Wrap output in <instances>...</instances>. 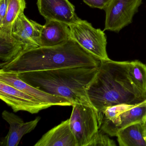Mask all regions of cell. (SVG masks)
Returning <instances> with one entry per match:
<instances>
[{
  "label": "cell",
  "instance_id": "1",
  "mask_svg": "<svg viewBox=\"0 0 146 146\" xmlns=\"http://www.w3.org/2000/svg\"><path fill=\"white\" fill-rule=\"evenodd\" d=\"M130 61H101L96 76L87 90L97 113L121 104L140 103L146 99L133 82L129 73Z\"/></svg>",
  "mask_w": 146,
  "mask_h": 146
},
{
  "label": "cell",
  "instance_id": "2",
  "mask_svg": "<svg viewBox=\"0 0 146 146\" xmlns=\"http://www.w3.org/2000/svg\"><path fill=\"white\" fill-rule=\"evenodd\" d=\"M100 62L71 38L58 46L23 52L10 62L0 64V72L18 74L77 66L98 67Z\"/></svg>",
  "mask_w": 146,
  "mask_h": 146
},
{
  "label": "cell",
  "instance_id": "3",
  "mask_svg": "<svg viewBox=\"0 0 146 146\" xmlns=\"http://www.w3.org/2000/svg\"><path fill=\"white\" fill-rule=\"evenodd\" d=\"M98 67L77 66L18 74L25 82L40 90L63 97L72 104L92 106L87 90Z\"/></svg>",
  "mask_w": 146,
  "mask_h": 146
},
{
  "label": "cell",
  "instance_id": "4",
  "mask_svg": "<svg viewBox=\"0 0 146 146\" xmlns=\"http://www.w3.org/2000/svg\"><path fill=\"white\" fill-rule=\"evenodd\" d=\"M100 130L111 137L133 124L146 121V99L136 104H121L107 108L98 114Z\"/></svg>",
  "mask_w": 146,
  "mask_h": 146
},
{
  "label": "cell",
  "instance_id": "5",
  "mask_svg": "<svg viewBox=\"0 0 146 146\" xmlns=\"http://www.w3.org/2000/svg\"><path fill=\"white\" fill-rule=\"evenodd\" d=\"M69 27L72 38L86 52L100 61L110 60L107 52V42L104 31L81 19Z\"/></svg>",
  "mask_w": 146,
  "mask_h": 146
},
{
  "label": "cell",
  "instance_id": "6",
  "mask_svg": "<svg viewBox=\"0 0 146 146\" xmlns=\"http://www.w3.org/2000/svg\"><path fill=\"white\" fill-rule=\"evenodd\" d=\"M70 126L77 146H88L100 129L98 113L92 106L74 104Z\"/></svg>",
  "mask_w": 146,
  "mask_h": 146
},
{
  "label": "cell",
  "instance_id": "7",
  "mask_svg": "<svg viewBox=\"0 0 146 146\" xmlns=\"http://www.w3.org/2000/svg\"><path fill=\"white\" fill-rule=\"evenodd\" d=\"M142 0H111L106 9L104 31L119 32L132 22Z\"/></svg>",
  "mask_w": 146,
  "mask_h": 146
},
{
  "label": "cell",
  "instance_id": "8",
  "mask_svg": "<svg viewBox=\"0 0 146 146\" xmlns=\"http://www.w3.org/2000/svg\"><path fill=\"white\" fill-rule=\"evenodd\" d=\"M0 98L15 112L25 111L34 114L52 106L1 81H0Z\"/></svg>",
  "mask_w": 146,
  "mask_h": 146
},
{
  "label": "cell",
  "instance_id": "9",
  "mask_svg": "<svg viewBox=\"0 0 146 146\" xmlns=\"http://www.w3.org/2000/svg\"><path fill=\"white\" fill-rule=\"evenodd\" d=\"M37 5L46 20H56L70 25L81 20L75 6L68 0H37Z\"/></svg>",
  "mask_w": 146,
  "mask_h": 146
},
{
  "label": "cell",
  "instance_id": "10",
  "mask_svg": "<svg viewBox=\"0 0 146 146\" xmlns=\"http://www.w3.org/2000/svg\"><path fill=\"white\" fill-rule=\"evenodd\" d=\"M43 25L21 14L13 25V36L23 46L24 51L40 47V37Z\"/></svg>",
  "mask_w": 146,
  "mask_h": 146
},
{
  "label": "cell",
  "instance_id": "11",
  "mask_svg": "<svg viewBox=\"0 0 146 146\" xmlns=\"http://www.w3.org/2000/svg\"><path fill=\"white\" fill-rule=\"evenodd\" d=\"M0 81L13 86L41 102L49 104L52 106H70L73 105L67 99L50 94L28 84L21 80L17 74L0 72Z\"/></svg>",
  "mask_w": 146,
  "mask_h": 146
},
{
  "label": "cell",
  "instance_id": "12",
  "mask_svg": "<svg viewBox=\"0 0 146 146\" xmlns=\"http://www.w3.org/2000/svg\"><path fill=\"white\" fill-rule=\"evenodd\" d=\"M2 117L10 126L8 133L1 141L2 146H17L23 137L34 130L41 119L37 117L34 120L25 122L17 115L6 110L2 112Z\"/></svg>",
  "mask_w": 146,
  "mask_h": 146
},
{
  "label": "cell",
  "instance_id": "13",
  "mask_svg": "<svg viewBox=\"0 0 146 146\" xmlns=\"http://www.w3.org/2000/svg\"><path fill=\"white\" fill-rule=\"evenodd\" d=\"M71 38L69 25L56 20H46L40 35V47L58 46Z\"/></svg>",
  "mask_w": 146,
  "mask_h": 146
},
{
  "label": "cell",
  "instance_id": "14",
  "mask_svg": "<svg viewBox=\"0 0 146 146\" xmlns=\"http://www.w3.org/2000/svg\"><path fill=\"white\" fill-rule=\"evenodd\" d=\"M35 146H77L76 138L70 126V119L45 133Z\"/></svg>",
  "mask_w": 146,
  "mask_h": 146
},
{
  "label": "cell",
  "instance_id": "15",
  "mask_svg": "<svg viewBox=\"0 0 146 146\" xmlns=\"http://www.w3.org/2000/svg\"><path fill=\"white\" fill-rule=\"evenodd\" d=\"M116 137L120 146H146L145 123H138L120 130Z\"/></svg>",
  "mask_w": 146,
  "mask_h": 146
},
{
  "label": "cell",
  "instance_id": "16",
  "mask_svg": "<svg viewBox=\"0 0 146 146\" xmlns=\"http://www.w3.org/2000/svg\"><path fill=\"white\" fill-rule=\"evenodd\" d=\"M24 51L23 45L12 34L0 32V64L10 62Z\"/></svg>",
  "mask_w": 146,
  "mask_h": 146
},
{
  "label": "cell",
  "instance_id": "17",
  "mask_svg": "<svg viewBox=\"0 0 146 146\" xmlns=\"http://www.w3.org/2000/svg\"><path fill=\"white\" fill-rule=\"evenodd\" d=\"M25 0H9L6 15L0 24V32L12 34L13 25L26 8Z\"/></svg>",
  "mask_w": 146,
  "mask_h": 146
},
{
  "label": "cell",
  "instance_id": "18",
  "mask_svg": "<svg viewBox=\"0 0 146 146\" xmlns=\"http://www.w3.org/2000/svg\"><path fill=\"white\" fill-rule=\"evenodd\" d=\"M129 73L135 85L146 96V64L138 60L131 61Z\"/></svg>",
  "mask_w": 146,
  "mask_h": 146
},
{
  "label": "cell",
  "instance_id": "19",
  "mask_svg": "<svg viewBox=\"0 0 146 146\" xmlns=\"http://www.w3.org/2000/svg\"><path fill=\"white\" fill-rule=\"evenodd\" d=\"M116 143L108 134L99 129L88 146H116Z\"/></svg>",
  "mask_w": 146,
  "mask_h": 146
},
{
  "label": "cell",
  "instance_id": "20",
  "mask_svg": "<svg viewBox=\"0 0 146 146\" xmlns=\"http://www.w3.org/2000/svg\"><path fill=\"white\" fill-rule=\"evenodd\" d=\"M88 5L92 8L106 10L111 0H83Z\"/></svg>",
  "mask_w": 146,
  "mask_h": 146
},
{
  "label": "cell",
  "instance_id": "21",
  "mask_svg": "<svg viewBox=\"0 0 146 146\" xmlns=\"http://www.w3.org/2000/svg\"><path fill=\"white\" fill-rule=\"evenodd\" d=\"M9 3V0H0V24L5 17Z\"/></svg>",
  "mask_w": 146,
  "mask_h": 146
},
{
  "label": "cell",
  "instance_id": "22",
  "mask_svg": "<svg viewBox=\"0 0 146 146\" xmlns=\"http://www.w3.org/2000/svg\"><path fill=\"white\" fill-rule=\"evenodd\" d=\"M145 126H146V122H145Z\"/></svg>",
  "mask_w": 146,
  "mask_h": 146
}]
</instances>
